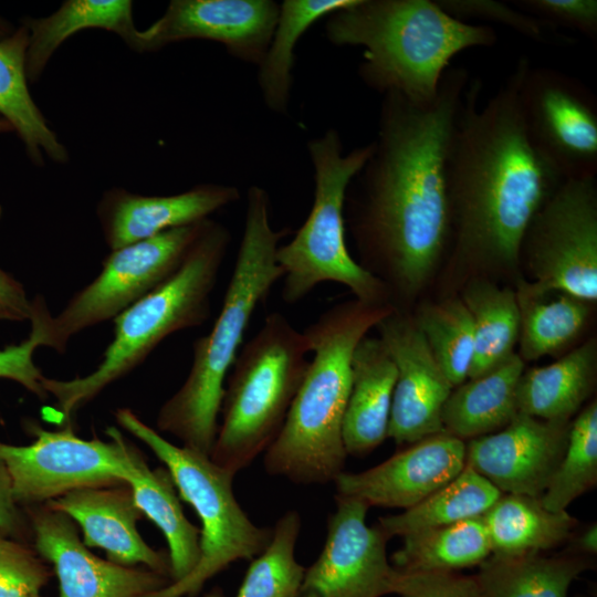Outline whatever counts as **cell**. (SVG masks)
Returning a JSON list of instances; mask_svg holds the SVG:
<instances>
[{"label": "cell", "instance_id": "cell-1", "mask_svg": "<svg viewBox=\"0 0 597 597\" xmlns=\"http://www.w3.org/2000/svg\"><path fill=\"white\" fill-rule=\"evenodd\" d=\"M470 80L465 67L450 66L429 102L384 94L371 154L347 188L359 264L392 307L422 290L450 248L447 163Z\"/></svg>", "mask_w": 597, "mask_h": 597}, {"label": "cell", "instance_id": "cell-2", "mask_svg": "<svg viewBox=\"0 0 597 597\" xmlns=\"http://www.w3.org/2000/svg\"><path fill=\"white\" fill-rule=\"evenodd\" d=\"M521 56L505 83L480 105L482 82L470 80L447 163L452 262L470 270L513 271L525 233L564 181L527 138Z\"/></svg>", "mask_w": 597, "mask_h": 597}, {"label": "cell", "instance_id": "cell-3", "mask_svg": "<svg viewBox=\"0 0 597 597\" xmlns=\"http://www.w3.org/2000/svg\"><path fill=\"white\" fill-rule=\"evenodd\" d=\"M287 229L274 230L268 192L251 186L247 192L243 233L221 311L209 334L193 343L192 364L181 387L160 407L156 423L182 447L210 457L219 426L226 377L250 320L282 279L276 262Z\"/></svg>", "mask_w": 597, "mask_h": 597}, {"label": "cell", "instance_id": "cell-4", "mask_svg": "<svg viewBox=\"0 0 597 597\" xmlns=\"http://www.w3.org/2000/svg\"><path fill=\"white\" fill-rule=\"evenodd\" d=\"M394 307L358 300L335 304L303 334L313 353L284 423L264 452L266 473L296 484L334 482L344 472L343 420L359 341Z\"/></svg>", "mask_w": 597, "mask_h": 597}, {"label": "cell", "instance_id": "cell-5", "mask_svg": "<svg viewBox=\"0 0 597 597\" xmlns=\"http://www.w3.org/2000/svg\"><path fill=\"white\" fill-rule=\"evenodd\" d=\"M327 40L362 46L358 75L380 94L429 102L450 61L476 46H492V27L453 18L436 0H356L328 15Z\"/></svg>", "mask_w": 597, "mask_h": 597}, {"label": "cell", "instance_id": "cell-6", "mask_svg": "<svg viewBox=\"0 0 597 597\" xmlns=\"http://www.w3.org/2000/svg\"><path fill=\"white\" fill-rule=\"evenodd\" d=\"M230 241L229 230L208 219L178 270L114 318V337L91 374L66 380L44 376L43 388L66 420L138 367L166 337L207 321Z\"/></svg>", "mask_w": 597, "mask_h": 597}, {"label": "cell", "instance_id": "cell-7", "mask_svg": "<svg viewBox=\"0 0 597 597\" xmlns=\"http://www.w3.org/2000/svg\"><path fill=\"white\" fill-rule=\"evenodd\" d=\"M310 347L283 314L266 316L239 350L224 385L210 459L235 475L279 434L306 371Z\"/></svg>", "mask_w": 597, "mask_h": 597}, {"label": "cell", "instance_id": "cell-8", "mask_svg": "<svg viewBox=\"0 0 597 597\" xmlns=\"http://www.w3.org/2000/svg\"><path fill=\"white\" fill-rule=\"evenodd\" d=\"M371 149L369 143L344 153L334 128L308 142L314 171L313 205L292 240L276 251L284 302L296 303L316 285L336 282L349 289L358 301L391 305L385 285L352 258L345 239L347 188Z\"/></svg>", "mask_w": 597, "mask_h": 597}, {"label": "cell", "instance_id": "cell-9", "mask_svg": "<svg viewBox=\"0 0 597 597\" xmlns=\"http://www.w3.org/2000/svg\"><path fill=\"white\" fill-rule=\"evenodd\" d=\"M117 423L145 443L170 472L179 498L192 506L201 522L200 556L182 579L145 597H195L206 583L238 561H251L270 543L271 527L255 525L237 501L234 475L209 455L166 440L132 409L118 408Z\"/></svg>", "mask_w": 597, "mask_h": 597}, {"label": "cell", "instance_id": "cell-10", "mask_svg": "<svg viewBox=\"0 0 597 597\" xmlns=\"http://www.w3.org/2000/svg\"><path fill=\"white\" fill-rule=\"evenodd\" d=\"M208 219L112 250L102 261L98 275L55 316L43 296L36 295L31 300L29 321L41 346L64 353L71 337L114 320L165 282L181 265Z\"/></svg>", "mask_w": 597, "mask_h": 597}, {"label": "cell", "instance_id": "cell-11", "mask_svg": "<svg viewBox=\"0 0 597 597\" xmlns=\"http://www.w3.org/2000/svg\"><path fill=\"white\" fill-rule=\"evenodd\" d=\"M34 440L27 446L0 441L15 502L21 507L45 504L71 491L125 484L135 447L114 426L106 428L108 441L82 439L70 423L48 430L25 422Z\"/></svg>", "mask_w": 597, "mask_h": 597}, {"label": "cell", "instance_id": "cell-12", "mask_svg": "<svg viewBox=\"0 0 597 597\" xmlns=\"http://www.w3.org/2000/svg\"><path fill=\"white\" fill-rule=\"evenodd\" d=\"M522 261L536 286L597 300L596 178L559 185L525 233Z\"/></svg>", "mask_w": 597, "mask_h": 597}, {"label": "cell", "instance_id": "cell-13", "mask_svg": "<svg viewBox=\"0 0 597 597\" xmlns=\"http://www.w3.org/2000/svg\"><path fill=\"white\" fill-rule=\"evenodd\" d=\"M520 105L528 140L563 180L596 178L597 101L585 84L527 59Z\"/></svg>", "mask_w": 597, "mask_h": 597}, {"label": "cell", "instance_id": "cell-14", "mask_svg": "<svg viewBox=\"0 0 597 597\" xmlns=\"http://www.w3.org/2000/svg\"><path fill=\"white\" fill-rule=\"evenodd\" d=\"M323 548L306 567L297 597H384L394 594L397 569L386 552L390 538L377 524L368 526L369 506L335 495Z\"/></svg>", "mask_w": 597, "mask_h": 597}, {"label": "cell", "instance_id": "cell-15", "mask_svg": "<svg viewBox=\"0 0 597 597\" xmlns=\"http://www.w3.org/2000/svg\"><path fill=\"white\" fill-rule=\"evenodd\" d=\"M375 327L397 370L387 438L402 446L444 432L442 408L454 387L413 315L394 308Z\"/></svg>", "mask_w": 597, "mask_h": 597}, {"label": "cell", "instance_id": "cell-16", "mask_svg": "<svg viewBox=\"0 0 597 597\" xmlns=\"http://www.w3.org/2000/svg\"><path fill=\"white\" fill-rule=\"evenodd\" d=\"M34 549L52 565L59 597H145L170 583L146 567L123 566L94 555L74 521L45 504L25 507Z\"/></svg>", "mask_w": 597, "mask_h": 597}, {"label": "cell", "instance_id": "cell-17", "mask_svg": "<svg viewBox=\"0 0 597 597\" xmlns=\"http://www.w3.org/2000/svg\"><path fill=\"white\" fill-rule=\"evenodd\" d=\"M279 6L272 0H172L158 20L138 31L135 51L210 40L221 43L235 59L258 66L271 40Z\"/></svg>", "mask_w": 597, "mask_h": 597}, {"label": "cell", "instance_id": "cell-18", "mask_svg": "<svg viewBox=\"0 0 597 597\" xmlns=\"http://www.w3.org/2000/svg\"><path fill=\"white\" fill-rule=\"evenodd\" d=\"M569 427L519 412L503 429L470 439L465 464L502 493L541 498L565 453Z\"/></svg>", "mask_w": 597, "mask_h": 597}, {"label": "cell", "instance_id": "cell-19", "mask_svg": "<svg viewBox=\"0 0 597 597\" xmlns=\"http://www.w3.org/2000/svg\"><path fill=\"white\" fill-rule=\"evenodd\" d=\"M465 467V442L447 432L425 438L368 470L342 472L336 494L370 506L410 509L448 484Z\"/></svg>", "mask_w": 597, "mask_h": 597}, {"label": "cell", "instance_id": "cell-20", "mask_svg": "<svg viewBox=\"0 0 597 597\" xmlns=\"http://www.w3.org/2000/svg\"><path fill=\"white\" fill-rule=\"evenodd\" d=\"M239 199L238 188L217 184L198 185L171 196H142L112 188L103 193L97 217L112 251L208 219Z\"/></svg>", "mask_w": 597, "mask_h": 597}, {"label": "cell", "instance_id": "cell-21", "mask_svg": "<svg viewBox=\"0 0 597 597\" xmlns=\"http://www.w3.org/2000/svg\"><path fill=\"white\" fill-rule=\"evenodd\" d=\"M45 505L70 516L83 533V543L101 548L107 559L123 565H143L170 578L168 553L149 546L137 528L144 517L128 484L71 491Z\"/></svg>", "mask_w": 597, "mask_h": 597}, {"label": "cell", "instance_id": "cell-22", "mask_svg": "<svg viewBox=\"0 0 597 597\" xmlns=\"http://www.w3.org/2000/svg\"><path fill=\"white\" fill-rule=\"evenodd\" d=\"M396 378V366L379 337L364 336L353 354L343 420L347 454L368 453L387 438Z\"/></svg>", "mask_w": 597, "mask_h": 597}, {"label": "cell", "instance_id": "cell-23", "mask_svg": "<svg viewBox=\"0 0 597 597\" xmlns=\"http://www.w3.org/2000/svg\"><path fill=\"white\" fill-rule=\"evenodd\" d=\"M524 362L515 353L490 371L452 389L441 413L444 432L474 439L503 429L519 413L516 388Z\"/></svg>", "mask_w": 597, "mask_h": 597}, {"label": "cell", "instance_id": "cell-24", "mask_svg": "<svg viewBox=\"0 0 597 597\" xmlns=\"http://www.w3.org/2000/svg\"><path fill=\"white\" fill-rule=\"evenodd\" d=\"M596 368L597 345L591 338L551 365L523 371L516 388L519 412L568 422L591 395Z\"/></svg>", "mask_w": 597, "mask_h": 597}, {"label": "cell", "instance_id": "cell-25", "mask_svg": "<svg viewBox=\"0 0 597 597\" xmlns=\"http://www.w3.org/2000/svg\"><path fill=\"white\" fill-rule=\"evenodd\" d=\"M125 482L137 507L167 541L170 583L182 579L199 561V528L186 517L170 472L165 467L151 469L136 449Z\"/></svg>", "mask_w": 597, "mask_h": 597}, {"label": "cell", "instance_id": "cell-26", "mask_svg": "<svg viewBox=\"0 0 597 597\" xmlns=\"http://www.w3.org/2000/svg\"><path fill=\"white\" fill-rule=\"evenodd\" d=\"M25 54L27 78L35 82L59 46L85 29H104L116 33L133 50L138 31L133 20V2L127 0H67L45 18H28Z\"/></svg>", "mask_w": 597, "mask_h": 597}, {"label": "cell", "instance_id": "cell-27", "mask_svg": "<svg viewBox=\"0 0 597 597\" xmlns=\"http://www.w3.org/2000/svg\"><path fill=\"white\" fill-rule=\"evenodd\" d=\"M29 32L23 25L0 41V114L17 130L33 164L41 166L46 155L65 164L69 153L48 125L32 100L25 73Z\"/></svg>", "mask_w": 597, "mask_h": 597}, {"label": "cell", "instance_id": "cell-28", "mask_svg": "<svg viewBox=\"0 0 597 597\" xmlns=\"http://www.w3.org/2000/svg\"><path fill=\"white\" fill-rule=\"evenodd\" d=\"M515 294L520 315L516 354L524 363L558 354L576 339L589 317V302L531 281L519 280Z\"/></svg>", "mask_w": 597, "mask_h": 597}, {"label": "cell", "instance_id": "cell-29", "mask_svg": "<svg viewBox=\"0 0 597 597\" xmlns=\"http://www.w3.org/2000/svg\"><path fill=\"white\" fill-rule=\"evenodd\" d=\"M492 554L515 556L541 553L565 542L577 520L564 511H549L541 498L502 494L483 515Z\"/></svg>", "mask_w": 597, "mask_h": 597}, {"label": "cell", "instance_id": "cell-30", "mask_svg": "<svg viewBox=\"0 0 597 597\" xmlns=\"http://www.w3.org/2000/svg\"><path fill=\"white\" fill-rule=\"evenodd\" d=\"M591 567L589 559L574 554L491 555L475 576L485 597H567L573 580Z\"/></svg>", "mask_w": 597, "mask_h": 597}, {"label": "cell", "instance_id": "cell-31", "mask_svg": "<svg viewBox=\"0 0 597 597\" xmlns=\"http://www.w3.org/2000/svg\"><path fill=\"white\" fill-rule=\"evenodd\" d=\"M356 0H285L268 49L258 65V84L266 107L285 114L293 85L294 49L302 35L320 19L352 6Z\"/></svg>", "mask_w": 597, "mask_h": 597}, {"label": "cell", "instance_id": "cell-32", "mask_svg": "<svg viewBox=\"0 0 597 597\" xmlns=\"http://www.w3.org/2000/svg\"><path fill=\"white\" fill-rule=\"evenodd\" d=\"M474 329V348L468 378H476L510 358L519 339L520 315L515 290L491 280H470L460 296Z\"/></svg>", "mask_w": 597, "mask_h": 597}, {"label": "cell", "instance_id": "cell-33", "mask_svg": "<svg viewBox=\"0 0 597 597\" xmlns=\"http://www.w3.org/2000/svg\"><path fill=\"white\" fill-rule=\"evenodd\" d=\"M391 565L402 573L455 572L481 565L492 554L483 516L402 536Z\"/></svg>", "mask_w": 597, "mask_h": 597}, {"label": "cell", "instance_id": "cell-34", "mask_svg": "<svg viewBox=\"0 0 597 597\" xmlns=\"http://www.w3.org/2000/svg\"><path fill=\"white\" fill-rule=\"evenodd\" d=\"M503 493L465 464L448 484L417 505L383 516L378 525L391 538L483 516Z\"/></svg>", "mask_w": 597, "mask_h": 597}, {"label": "cell", "instance_id": "cell-35", "mask_svg": "<svg viewBox=\"0 0 597 597\" xmlns=\"http://www.w3.org/2000/svg\"><path fill=\"white\" fill-rule=\"evenodd\" d=\"M301 526L296 510L276 521L270 543L251 559L235 597H297L306 569L295 558Z\"/></svg>", "mask_w": 597, "mask_h": 597}, {"label": "cell", "instance_id": "cell-36", "mask_svg": "<svg viewBox=\"0 0 597 597\" xmlns=\"http://www.w3.org/2000/svg\"><path fill=\"white\" fill-rule=\"evenodd\" d=\"M413 318L453 387L465 381L474 348L472 316L461 297L421 306Z\"/></svg>", "mask_w": 597, "mask_h": 597}, {"label": "cell", "instance_id": "cell-37", "mask_svg": "<svg viewBox=\"0 0 597 597\" xmlns=\"http://www.w3.org/2000/svg\"><path fill=\"white\" fill-rule=\"evenodd\" d=\"M596 483L597 405L594 400L570 423L565 453L541 502L549 511H564Z\"/></svg>", "mask_w": 597, "mask_h": 597}, {"label": "cell", "instance_id": "cell-38", "mask_svg": "<svg viewBox=\"0 0 597 597\" xmlns=\"http://www.w3.org/2000/svg\"><path fill=\"white\" fill-rule=\"evenodd\" d=\"M436 1L447 13L465 22L469 19L495 22L542 43H549L551 40H557V42L562 40L566 43L569 41L567 36H558L557 28L530 15L509 2L494 0Z\"/></svg>", "mask_w": 597, "mask_h": 597}, {"label": "cell", "instance_id": "cell-39", "mask_svg": "<svg viewBox=\"0 0 597 597\" xmlns=\"http://www.w3.org/2000/svg\"><path fill=\"white\" fill-rule=\"evenodd\" d=\"M53 575L35 549L21 541L0 537V597L39 595Z\"/></svg>", "mask_w": 597, "mask_h": 597}, {"label": "cell", "instance_id": "cell-40", "mask_svg": "<svg viewBox=\"0 0 597 597\" xmlns=\"http://www.w3.org/2000/svg\"><path fill=\"white\" fill-rule=\"evenodd\" d=\"M397 572L394 594L399 597H485L475 575Z\"/></svg>", "mask_w": 597, "mask_h": 597}, {"label": "cell", "instance_id": "cell-41", "mask_svg": "<svg viewBox=\"0 0 597 597\" xmlns=\"http://www.w3.org/2000/svg\"><path fill=\"white\" fill-rule=\"evenodd\" d=\"M513 6L553 27L574 29L597 39L596 0H514Z\"/></svg>", "mask_w": 597, "mask_h": 597}, {"label": "cell", "instance_id": "cell-42", "mask_svg": "<svg viewBox=\"0 0 597 597\" xmlns=\"http://www.w3.org/2000/svg\"><path fill=\"white\" fill-rule=\"evenodd\" d=\"M38 347H41L40 338L30 329L29 336L19 344L1 348L0 378L13 380L40 400H45L49 395L42 385L44 375L33 360Z\"/></svg>", "mask_w": 597, "mask_h": 597}, {"label": "cell", "instance_id": "cell-43", "mask_svg": "<svg viewBox=\"0 0 597 597\" xmlns=\"http://www.w3.org/2000/svg\"><path fill=\"white\" fill-rule=\"evenodd\" d=\"M28 533L31 534L29 517L14 500L8 469L0 458V534L22 542Z\"/></svg>", "mask_w": 597, "mask_h": 597}, {"label": "cell", "instance_id": "cell-44", "mask_svg": "<svg viewBox=\"0 0 597 597\" xmlns=\"http://www.w3.org/2000/svg\"><path fill=\"white\" fill-rule=\"evenodd\" d=\"M2 208L0 206V219ZM31 300L24 286L0 268V321L22 322L29 320Z\"/></svg>", "mask_w": 597, "mask_h": 597}, {"label": "cell", "instance_id": "cell-45", "mask_svg": "<svg viewBox=\"0 0 597 597\" xmlns=\"http://www.w3.org/2000/svg\"><path fill=\"white\" fill-rule=\"evenodd\" d=\"M577 549L583 553L595 555L597 553V525L594 523L576 541Z\"/></svg>", "mask_w": 597, "mask_h": 597}, {"label": "cell", "instance_id": "cell-46", "mask_svg": "<svg viewBox=\"0 0 597 597\" xmlns=\"http://www.w3.org/2000/svg\"><path fill=\"white\" fill-rule=\"evenodd\" d=\"M14 31L15 30L11 23L0 18V41L10 36Z\"/></svg>", "mask_w": 597, "mask_h": 597}, {"label": "cell", "instance_id": "cell-47", "mask_svg": "<svg viewBox=\"0 0 597 597\" xmlns=\"http://www.w3.org/2000/svg\"><path fill=\"white\" fill-rule=\"evenodd\" d=\"M203 597H227V596L223 594V591L220 588L216 587L211 589L210 591L206 593Z\"/></svg>", "mask_w": 597, "mask_h": 597}, {"label": "cell", "instance_id": "cell-48", "mask_svg": "<svg viewBox=\"0 0 597 597\" xmlns=\"http://www.w3.org/2000/svg\"><path fill=\"white\" fill-rule=\"evenodd\" d=\"M13 130L11 124L4 118H0V133Z\"/></svg>", "mask_w": 597, "mask_h": 597}, {"label": "cell", "instance_id": "cell-49", "mask_svg": "<svg viewBox=\"0 0 597 597\" xmlns=\"http://www.w3.org/2000/svg\"><path fill=\"white\" fill-rule=\"evenodd\" d=\"M30 597H43V596H41V594H39V595L30 596Z\"/></svg>", "mask_w": 597, "mask_h": 597}, {"label": "cell", "instance_id": "cell-50", "mask_svg": "<svg viewBox=\"0 0 597 597\" xmlns=\"http://www.w3.org/2000/svg\"><path fill=\"white\" fill-rule=\"evenodd\" d=\"M0 537H3V536L0 534Z\"/></svg>", "mask_w": 597, "mask_h": 597}]
</instances>
